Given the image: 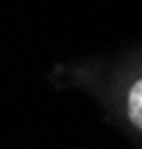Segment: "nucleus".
Returning <instances> with one entry per match:
<instances>
[{
    "mask_svg": "<svg viewBox=\"0 0 142 149\" xmlns=\"http://www.w3.org/2000/svg\"><path fill=\"white\" fill-rule=\"evenodd\" d=\"M128 114H130V121L142 128V81H137L130 90V97H128Z\"/></svg>",
    "mask_w": 142,
    "mask_h": 149,
    "instance_id": "1",
    "label": "nucleus"
}]
</instances>
